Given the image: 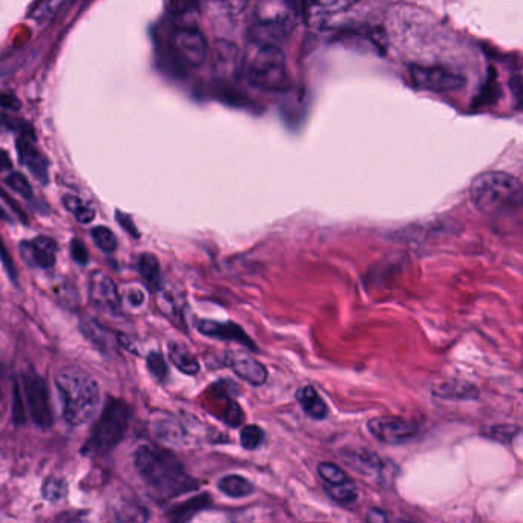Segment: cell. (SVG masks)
<instances>
[{
    "label": "cell",
    "instance_id": "obj_8",
    "mask_svg": "<svg viewBox=\"0 0 523 523\" xmlns=\"http://www.w3.org/2000/svg\"><path fill=\"white\" fill-rule=\"evenodd\" d=\"M370 433L373 438L378 439L382 444L399 445L412 441L418 436V425L412 421H405L396 416H381L369 422Z\"/></svg>",
    "mask_w": 523,
    "mask_h": 523
},
{
    "label": "cell",
    "instance_id": "obj_6",
    "mask_svg": "<svg viewBox=\"0 0 523 523\" xmlns=\"http://www.w3.org/2000/svg\"><path fill=\"white\" fill-rule=\"evenodd\" d=\"M295 27V13L289 0H261L252 25L254 42L275 45Z\"/></svg>",
    "mask_w": 523,
    "mask_h": 523
},
{
    "label": "cell",
    "instance_id": "obj_14",
    "mask_svg": "<svg viewBox=\"0 0 523 523\" xmlns=\"http://www.w3.org/2000/svg\"><path fill=\"white\" fill-rule=\"evenodd\" d=\"M339 456L347 467L352 468L361 476L376 479L384 473V461H381L378 454L372 453L366 448L364 450H344Z\"/></svg>",
    "mask_w": 523,
    "mask_h": 523
},
{
    "label": "cell",
    "instance_id": "obj_29",
    "mask_svg": "<svg viewBox=\"0 0 523 523\" xmlns=\"http://www.w3.org/2000/svg\"><path fill=\"white\" fill-rule=\"evenodd\" d=\"M91 237H93L96 246L99 247L100 250H103L105 254H112V252L117 249L116 235H114V232H112L109 227H94L93 232H91Z\"/></svg>",
    "mask_w": 523,
    "mask_h": 523
},
{
    "label": "cell",
    "instance_id": "obj_43",
    "mask_svg": "<svg viewBox=\"0 0 523 523\" xmlns=\"http://www.w3.org/2000/svg\"><path fill=\"white\" fill-rule=\"evenodd\" d=\"M13 168L10 155L0 149V172L10 171Z\"/></svg>",
    "mask_w": 523,
    "mask_h": 523
},
{
    "label": "cell",
    "instance_id": "obj_1",
    "mask_svg": "<svg viewBox=\"0 0 523 523\" xmlns=\"http://www.w3.org/2000/svg\"><path fill=\"white\" fill-rule=\"evenodd\" d=\"M134 461L143 481L160 496H180L195 488L194 479L171 451L142 445L135 451Z\"/></svg>",
    "mask_w": 523,
    "mask_h": 523
},
{
    "label": "cell",
    "instance_id": "obj_28",
    "mask_svg": "<svg viewBox=\"0 0 523 523\" xmlns=\"http://www.w3.org/2000/svg\"><path fill=\"white\" fill-rule=\"evenodd\" d=\"M42 494L48 502H62L68 494V484L60 477H50L43 484Z\"/></svg>",
    "mask_w": 523,
    "mask_h": 523
},
{
    "label": "cell",
    "instance_id": "obj_30",
    "mask_svg": "<svg viewBox=\"0 0 523 523\" xmlns=\"http://www.w3.org/2000/svg\"><path fill=\"white\" fill-rule=\"evenodd\" d=\"M240 442L244 450H257L264 442V431L258 425H246L241 428Z\"/></svg>",
    "mask_w": 523,
    "mask_h": 523
},
{
    "label": "cell",
    "instance_id": "obj_41",
    "mask_svg": "<svg viewBox=\"0 0 523 523\" xmlns=\"http://www.w3.org/2000/svg\"><path fill=\"white\" fill-rule=\"evenodd\" d=\"M119 215V223L122 224L123 227H125L126 231L129 232V234L134 235V237H139V232L135 231L134 224L131 223V218L128 217V215Z\"/></svg>",
    "mask_w": 523,
    "mask_h": 523
},
{
    "label": "cell",
    "instance_id": "obj_35",
    "mask_svg": "<svg viewBox=\"0 0 523 523\" xmlns=\"http://www.w3.org/2000/svg\"><path fill=\"white\" fill-rule=\"evenodd\" d=\"M519 433V428L510 427V425H499V427L490 428L487 435L496 441L510 442L513 441V436Z\"/></svg>",
    "mask_w": 523,
    "mask_h": 523
},
{
    "label": "cell",
    "instance_id": "obj_26",
    "mask_svg": "<svg viewBox=\"0 0 523 523\" xmlns=\"http://www.w3.org/2000/svg\"><path fill=\"white\" fill-rule=\"evenodd\" d=\"M82 330L85 333L86 338L89 341H93L99 349L102 350H111L112 349V339L111 335L103 329L102 326L96 323V321L88 320L85 323H82Z\"/></svg>",
    "mask_w": 523,
    "mask_h": 523
},
{
    "label": "cell",
    "instance_id": "obj_16",
    "mask_svg": "<svg viewBox=\"0 0 523 523\" xmlns=\"http://www.w3.org/2000/svg\"><path fill=\"white\" fill-rule=\"evenodd\" d=\"M226 364L231 367L235 375L240 376L243 381L249 382L250 385H263L267 381L266 367L261 366L260 362L244 355V353H227Z\"/></svg>",
    "mask_w": 523,
    "mask_h": 523
},
{
    "label": "cell",
    "instance_id": "obj_19",
    "mask_svg": "<svg viewBox=\"0 0 523 523\" xmlns=\"http://www.w3.org/2000/svg\"><path fill=\"white\" fill-rule=\"evenodd\" d=\"M137 269H139L140 277L143 278L151 292L157 293L163 289L162 269H160V263L154 255H140Z\"/></svg>",
    "mask_w": 523,
    "mask_h": 523
},
{
    "label": "cell",
    "instance_id": "obj_17",
    "mask_svg": "<svg viewBox=\"0 0 523 523\" xmlns=\"http://www.w3.org/2000/svg\"><path fill=\"white\" fill-rule=\"evenodd\" d=\"M168 13L177 28H198L200 5L197 0H169Z\"/></svg>",
    "mask_w": 523,
    "mask_h": 523
},
{
    "label": "cell",
    "instance_id": "obj_20",
    "mask_svg": "<svg viewBox=\"0 0 523 523\" xmlns=\"http://www.w3.org/2000/svg\"><path fill=\"white\" fill-rule=\"evenodd\" d=\"M169 358H171L172 364L185 375L194 376L200 372V364L197 359L183 344L169 343Z\"/></svg>",
    "mask_w": 523,
    "mask_h": 523
},
{
    "label": "cell",
    "instance_id": "obj_12",
    "mask_svg": "<svg viewBox=\"0 0 523 523\" xmlns=\"http://www.w3.org/2000/svg\"><path fill=\"white\" fill-rule=\"evenodd\" d=\"M20 255L31 267L47 270L56 264L57 244L50 237H36L20 243Z\"/></svg>",
    "mask_w": 523,
    "mask_h": 523
},
{
    "label": "cell",
    "instance_id": "obj_27",
    "mask_svg": "<svg viewBox=\"0 0 523 523\" xmlns=\"http://www.w3.org/2000/svg\"><path fill=\"white\" fill-rule=\"evenodd\" d=\"M208 496L194 497V499L188 500L185 504L178 505L172 510V519L175 520H188L194 516L198 511L203 510L208 505Z\"/></svg>",
    "mask_w": 523,
    "mask_h": 523
},
{
    "label": "cell",
    "instance_id": "obj_10",
    "mask_svg": "<svg viewBox=\"0 0 523 523\" xmlns=\"http://www.w3.org/2000/svg\"><path fill=\"white\" fill-rule=\"evenodd\" d=\"M172 47L186 65H203L208 56V43L198 28H177L172 36Z\"/></svg>",
    "mask_w": 523,
    "mask_h": 523
},
{
    "label": "cell",
    "instance_id": "obj_7",
    "mask_svg": "<svg viewBox=\"0 0 523 523\" xmlns=\"http://www.w3.org/2000/svg\"><path fill=\"white\" fill-rule=\"evenodd\" d=\"M22 382H24V396L27 399L28 413L34 424L40 428H50L54 419L47 382L43 381L42 376L37 375L33 370L25 373Z\"/></svg>",
    "mask_w": 523,
    "mask_h": 523
},
{
    "label": "cell",
    "instance_id": "obj_44",
    "mask_svg": "<svg viewBox=\"0 0 523 523\" xmlns=\"http://www.w3.org/2000/svg\"><path fill=\"white\" fill-rule=\"evenodd\" d=\"M0 105L7 106L10 109L19 108V102H17L16 97L13 96H2L0 97Z\"/></svg>",
    "mask_w": 523,
    "mask_h": 523
},
{
    "label": "cell",
    "instance_id": "obj_36",
    "mask_svg": "<svg viewBox=\"0 0 523 523\" xmlns=\"http://www.w3.org/2000/svg\"><path fill=\"white\" fill-rule=\"evenodd\" d=\"M71 257H73V260L79 263L80 266H86V264H88V250H86L85 244L77 240V238L71 241Z\"/></svg>",
    "mask_w": 523,
    "mask_h": 523
},
{
    "label": "cell",
    "instance_id": "obj_34",
    "mask_svg": "<svg viewBox=\"0 0 523 523\" xmlns=\"http://www.w3.org/2000/svg\"><path fill=\"white\" fill-rule=\"evenodd\" d=\"M7 185L13 189L17 194L22 195L25 198L33 197V188H31L30 183H28L27 178L24 175L19 174V172H13V174L8 175Z\"/></svg>",
    "mask_w": 523,
    "mask_h": 523
},
{
    "label": "cell",
    "instance_id": "obj_3",
    "mask_svg": "<svg viewBox=\"0 0 523 523\" xmlns=\"http://www.w3.org/2000/svg\"><path fill=\"white\" fill-rule=\"evenodd\" d=\"M470 195L476 208L490 217L519 209L522 204L519 180L505 172H485L474 178Z\"/></svg>",
    "mask_w": 523,
    "mask_h": 523
},
{
    "label": "cell",
    "instance_id": "obj_2",
    "mask_svg": "<svg viewBox=\"0 0 523 523\" xmlns=\"http://www.w3.org/2000/svg\"><path fill=\"white\" fill-rule=\"evenodd\" d=\"M56 387L68 424L83 425L93 419L100 404L99 385L93 376L77 367H68L57 373Z\"/></svg>",
    "mask_w": 523,
    "mask_h": 523
},
{
    "label": "cell",
    "instance_id": "obj_9",
    "mask_svg": "<svg viewBox=\"0 0 523 523\" xmlns=\"http://www.w3.org/2000/svg\"><path fill=\"white\" fill-rule=\"evenodd\" d=\"M88 293L91 304L100 312L112 316L122 315V300L116 284L103 272H93L89 275Z\"/></svg>",
    "mask_w": 523,
    "mask_h": 523
},
{
    "label": "cell",
    "instance_id": "obj_13",
    "mask_svg": "<svg viewBox=\"0 0 523 523\" xmlns=\"http://www.w3.org/2000/svg\"><path fill=\"white\" fill-rule=\"evenodd\" d=\"M197 330L201 335L209 338L221 339V341H235L243 344L249 350L257 352L258 347L249 338L246 332L235 323H220V321L200 320L197 321Z\"/></svg>",
    "mask_w": 523,
    "mask_h": 523
},
{
    "label": "cell",
    "instance_id": "obj_24",
    "mask_svg": "<svg viewBox=\"0 0 523 523\" xmlns=\"http://www.w3.org/2000/svg\"><path fill=\"white\" fill-rule=\"evenodd\" d=\"M436 395L447 399H474L477 398V389L467 382H447L439 387Z\"/></svg>",
    "mask_w": 523,
    "mask_h": 523
},
{
    "label": "cell",
    "instance_id": "obj_25",
    "mask_svg": "<svg viewBox=\"0 0 523 523\" xmlns=\"http://www.w3.org/2000/svg\"><path fill=\"white\" fill-rule=\"evenodd\" d=\"M63 204H65V208L68 209L80 223H91L94 217H96V211H94L91 206H88L85 201L76 197V195H65V197H63Z\"/></svg>",
    "mask_w": 523,
    "mask_h": 523
},
{
    "label": "cell",
    "instance_id": "obj_31",
    "mask_svg": "<svg viewBox=\"0 0 523 523\" xmlns=\"http://www.w3.org/2000/svg\"><path fill=\"white\" fill-rule=\"evenodd\" d=\"M158 436L169 444H180L185 439V430L178 422L162 421L157 425Z\"/></svg>",
    "mask_w": 523,
    "mask_h": 523
},
{
    "label": "cell",
    "instance_id": "obj_15",
    "mask_svg": "<svg viewBox=\"0 0 523 523\" xmlns=\"http://www.w3.org/2000/svg\"><path fill=\"white\" fill-rule=\"evenodd\" d=\"M17 152H19L22 165H24L37 180L42 181V183H47L50 163H48V158L45 157V154L34 145V142H31L27 137H20V139L17 140Z\"/></svg>",
    "mask_w": 523,
    "mask_h": 523
},
{
    "label": "cell",
    "instance_id": "obj_42",
    "mask_svg": "<svg viewBox=\"0 0 523 523\" xmlns=\"http://www.w3.org/2000/svg\"><path fill=\"white\" fill-rule=\"evenodd\" d=\"M367 520L369 522H385V520H389V516L381 510H370L367 514Z\"/></svg>",
    "mask_w": 523,
    "mask_h": 523
},
{
    "label": "cell",
    "instance_id": "obj_22",
    "mask_svg": "<svg viewBox=\"0 0 523 523\" xmlns=\"http://www.w3.org/2000/svg\"><path fill=\"white\" fill-rule=\"evenodd\" d=\"M68 2L70 0H37L30 17L39 24H48Z\"/></svg>",
    "mask_w": 523,
    "mask_h": 523
},
{
    "label": "cell",
    "instance_id": "obj_33",
    "mask_svg": "<svg viewBox=\"0 0 523 523\" xmlns=\"http://www.w3.org/2000/svg\"><path fill=\"white\" fill-rule=\"evenodd\" d=\"M148 369L149 372L157 378L158 381H165L168 378V364H166L165 358L162 353L151 352L148 356Z\"/></svg>",
    "mask_w": 523,
    "mask_h": 523
},
{
    "label": "cell",
    "instance_id": "obj_18",
    "mask_svg": "<svg viewBox=\"0 0 523 523\" xmlns=\"http://www.w3.org/2000/svg\"><path fill=\"white\" fill-rule=\"evenodd\" d=\"M297 401L309 418L323 421L329 415V408H327L326 402L321 398L320 393L316 392L310 385L298 390Z\"/></svg>",
    "mask_w": 523,
    "mask_h": 523
},
{
    "label": "cell",
    "instance_id": "obj_39",
    "mask_svg": "<svg viewBox=\"0 0 523 523\" xmlns=\"http://www.w3.org/2000/svg\"><path fill=\"white\" fill-rule=\"evenodd\" d=\"M0 260H4L8 274L11 275L13 280H16V269H13V264H11L10 257H8L7 249H5V244L2 243V240H0Z\"/></svg>",
    "mask_w": 523,
    "mask_h": 523
},
{
    "label": "cell",
    "instance_id": "obj_21",
    "mask_svg": "<svg viewBox=\"0 0 523 523\" xmlns=\"http://www.w3.org/2000/svg\"><path fill=\"white\" fill-rule=\"evenodd\" d=\"M218 490L232 499H241V497L250 496L254 493V485L250 484L244 477L238 474H229V476L221 477L218 481Z\"/></svg>",
    "mask_w": 523,
    "mask_h": 523
},
{
    "label": "cell",
    "instance_id": "obj_32",
    "mask_svg": "<svg viewBox=\"0 0 523 523\" xmlns=\"http://www.w3.org/2000/svg\"><path fill=\"white\" fill-rule=\"evenodd\" d=\"M324 14H338L350 10L359 0H310Z\"/></svg>",
    "mask_w": 523,
    "mask_h": 523
},
{
    "label": "cell",
    "instance_id": "obj_37",
    "mask_svg": "<svg viewBox=\"0 0 523 523\" xmlns=\"http://www.w3.org/2000/svg\"><path fill=\"white\" fill-rule=\"evenodd\" d=\"M215 4L229 14H238L244 11L250 0H214Z\"/></svg>",
    "mask_w": 523,
    "mask_h": 523
},
{
    "label": "cell",
    "instance_id": "obj_23",
    "mask_svg": "<svg viewBox=\"0 0 523 523\" xmlns=\"http://www.w3.org/2000/svg\"><path fill=\"white\" fill-rule=\"evenodd\" d=\"M324 487H326L327 494L338 504L352 505L358 500V488L350 477L347 481L335 485H324Z\"/></svg>",
    "mask_w": 523,
    "mask_h": 523
},
{
    "label": "cell",
    "instance_id": "obj_40",
    "mask_svg": "<svg viewBox=\"0 0 523 523\" xmlns=\"http://www.w3.org/2000/svg\"><path fill=\"white\" fill-rule=\"evenodd\" d=\"M128 301L131 306H140L145 301V295L142 290L135 289L128 293Z\"/></svg>",
    "mask_w": 523,
    "mask_h": 523
},
{
    "label": "cell",
    "instance_id": "obj_5",
    "mask_svg": "<svg viewBox=\"0 0 523 523\" xmlns=\"http://www.w3.org/2000/svg\"><path fill=\"white\" fill-rule=\"evenodd\" d=\"M132 410L125 401L111 399L103 408L99 421L94 425L83 454L89 456H102L114 450L125 438L131 421Z\"/></svg>",
    "mask_w": 523,
    "mask_h": 523
},
{
    "label": "cell",
    "instance_id": "obj_38",
    "mask_svg": "<svg viewBox=\"0 0 523 523\" xmlns=\"http://www.w3.org/2000/svg\"><path fill=\"white\" fill-rule=\"evenodd\" d=\"M13 395H14V405H13L14 422H16V424H24V422H25V404H24V401H22V395H20L19 385H14Z\"/></svg>",
    "mask_w": 523,
    "mask_h": 523
},
{
    "label": "cell",
    "instance_id": "obj_4",
    "mask_svg": "<svg viewBox=\"0 0 523 523\" xmlns=\"http://www.w3.org/2000/svg\"><path fill=\"white\" fill-rule=\"evenodd\" d=\"M243 70L247 80L258 88L280 91L290 85L286 57L275 45L254 42L244 57Z\"/></svg>",
    "mask_w": 523,
    "mask_h": 523
},
{
    "label": "cell",
    "instance_id": "obj_11",
    "mask_svg": "<svg viewBox=\"0 0 523 523\" xmlns=\"http://www.w3.org/2000/svg\"><path fill=\"white\" fill-rule=\"evenodd\" d=\"M412 79L422 89L435 91V93L454 91L465 85L464 77L439 68V66H433V68L431 66H413Z\"/></svg>",
    "mask_w": 523,
    "mask_h": 523
}]
</instances>
